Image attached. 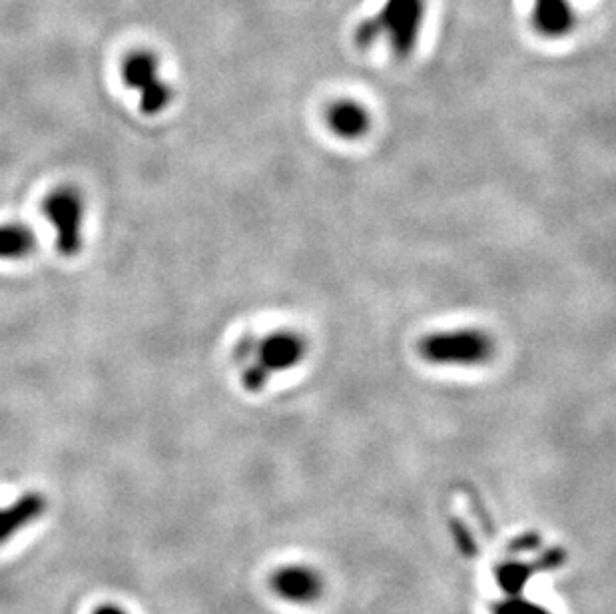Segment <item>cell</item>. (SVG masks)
<instances>
[{
    "label": "cell",
    "mask_w": 616,
    "mask_h": 614,
    "mask_svg": "<svg viewBox=\"0 0 616 614\" xmlns=\"http://www.w3.org/2000/svg\"><path fill=\"white\" fill-rule=\"evenodd\" d=\"M306 351L308 347L304 337L294 331H272L266 337L258 339L252 355L254 361H248L242 373V383L246 391H262L274 373L288 371L302 363Z\"/></svg>",
    "instance_id": "obj_1"
},
{
    "label": "cell",
    "mask_w": 616,
    "mask_h": 614,
    "mask_svg": "<svg viewBox=\"0 0 616 614\" xmlns=\"http://www.w3.org/2000/svg\"><path fill=\"white\" fill-rule=\"evenodd\" d=\"M493 339L479 329L431 333L419 343V353L433 365H481L493 357Z\"/></svg>",
    "instance_id": "obj_2"
},
{
    "label": "cell",
    "mask_w": 616,
    "mask_h": 614,
    "mask_svg": "<svg viewBox=\"0 0 616 614\" xmlns=\"http://www.w3.org/2000/svg\"><path fill=\"white\" fill-rule=\"evenodd\" d=\"M42 212L54 230L62 258H76L84 246V200L72 186L54 188L42 202Z\"/></svg>",
    "instance_id": "obj_3"
},
{
    "label": "cell",
    "mask_w": 616,
    "mask_h": 614,
    "mask_svg": "<svg viewBox=\"0 0 616 614\" xmlns=\"http://www.w3.org/2000/svg\"><path fill=\"white\" fill-rule=\"evenodd\" d=\"M124 84L140 94V110L146 116L162 114L172 98L174 90L160 76V60L154 52L136 50L122 62Z\"/></svg>",
    "instance_id": "obj_4"
},
{
    "label": "cell",
    "mask_w": 616,
    "mask_h": 614,
    "mask_svg": "<svg viewBox=\"0 0 616 614\" xmlns=\"http://www.w3.org/2000/svg\"><path fill=\"white\" fill-rule=\"evenodd\" d=\"M423 14V0H387L381 12H377L383 36L389 38L395 56H411L419 38Z\"/></svg>",
    "instance_id": "obj_5"
},
{
    "label": "cell",
    "mask_w": 616,
    "mask_h": 614,
    "mask_svg": "<svg viewBox=\"0 0 616 614\" xmlns=\"http://www.w3.org/2000/svg\"><path fill=\"white\" fill-rule=\"evenodd\" d=\"M270 589L276 599L294 607H311L325 595L323 575L306 563H288L270 575Z\"/></svg>",
    "instance_id": "obj_6"
},
{
    "label": "cell",
    "mask_w": 616,
    "mask_h": 614,
    "mask_svg": "<svg viewBox=\"0 0 616 614\" xmlns=\"http://www.w3.org/2000/svg\"><path fill=\"white\" fill-rule=\"evenodd\" d=\"M46 511L48 499L38 491L22 493L14 503L0 507V547L42 519Z\"/></svg>",
    "instance_id": "obj_7"
},
{
    "label": "cell",
    "mask_w": 616,
    "mask_h": 614,
    "mask_svg": "<svg viewBox=\"0 0 616 614\" xmlns=\"http://www.w3.org/2000/svg\"><path fill=\"white\" fill-rule=\"evenodd\" d=\"M327 124L331 132L337 134L339 138L357 140L363 134H367L371 118L361 104L351 100H341L327 110Z\"/></svg>",
    "instance_id": "obj_8"
},
{
    "label": "cell",
    "mask_w": 616,
    "mask_h": 614,
    "mask_svg": "<svg viewBox=\"0 0 616 614\" xmlns=\"http://www.w3.org/2000/svg\"><path fill=\"white\" fill-rule=\"evenodd\" d=\"M533 22L545 36H563L573 28V10L567 0H537Z\"/></svg>",
    "instance_id": "obj_9"
},
{
    "label": "cell",
    "mask_w": 616,
    "mask_h": 614,
    "mask_svg": "<svg viewBox=\"0 0 616 614\" xmlns=\"http://www.w3.org/2000/svg\"><path fill=\"white\" fill-rule=\"evenodd\" d=\"M36 250V236L26 224L0 226V260H24Z\"/></svg>",
    "instance_id": "obj_10"
},
{
    "label": "cell",
    "mask_w": 616,
    "mask_h": 614,
    "mask_svg": "<svg viewBox=\"0 0 616 614\" xmlns=\"http://www.w3.org/2000/svg\"><path fill=\"white\" fill-rule=\"evenodd\" d=\"M383 36V30H381V22L377 18V14H371L367 16L365 20H361L355 28V34H353V40L359 48H369L373 42H377V38Z\"/></svg>",
    "instance_id": "obj_11"
},
{
    "label": "cell",
    "mask_w": 616,
    "mask_h": 614,
    "mask_svg": "<svg viewBox=\"0 0 616 614\" xmlns=\"http://www.w3.org/2000/svg\"><path fill=\"white\" fill-rule=\"evenodd\" d=\"M92 614H130L124 607H120V605H116V603H104V605H98L96 609H94V613Z\"/></svg>",
    "instance_id": "obj_12"
}]
</instances>
